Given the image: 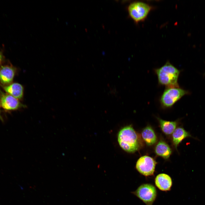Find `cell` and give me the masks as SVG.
<instances>
[{
  "mask_svg": "<svg viewBox=\"0 0 205 205\" xmlns=\"http://www.w3.org/2000/svg\"><path fill=\"white\" fill-rule=\"evenodd\" d=\"M154 71L159 85L166 87H179L178 80L181 71L169 61L161 67L155 69Z\"/></svg>",
  "mask_w": 205,
  "mask_h": 205,
  "instance_id": "cell-1",
  "label": "cell"
},
{
  "mask_svg": "<svg viewBox=\"0 0 205 205\" xmlns=\"http://www.w3.org/2000/svg\"><path fill=\"white\" fill-rule=\"evenodd\" d=\"M118 140L121 148L128 153L136 152L140 147L138 135L130 125L126 126L120 130L118 135Z\"/></svg>",
  "mask_w": 205,
  "mask_h": 205,
  "instance_id": "cell-2",
  "label": "cell"
},
{
  "mask_svg": "<svg viewBox=\"0 0 205 205\" xmlns=\"http://www.w3.org/2000/svg\"><path fill=\"white\" fill-rule=\"evenodd\" d=\"M190 93L180 87H166L159 98L161 107L165 109L171 108L182 97Z\"/></svg>",
  "mask_w": 205,
  "mask_h": 205,
  "instance_id": "cell-3",
  "label": "cell"
},
{
  "mask_svg": "<svg viewBox=\"0 0 205 205\" xmlns=\"http://www.w3.org/2000/svg\"><path fill=\"white\" fill-rule=\"evenodd\" d=\"M152 7L148 4L141 1L130 3L128 7L130 17L136 23L144 20L147 17Z\"/></svg>",
  "mask_w": 205,
  "mask_h": 205,
  "instance_id": "cell-4",
  "label": "cell"
},
{
  "mask_svg": "<svg viewBox=\"0 0 205 205\" xmlns=\"http://www.w3.org/2000/svg\"><path fill=\"white\" fill-rule=\"evenodd\" d=\"M132 193L142 200L146 205H152L157 196L155 188L149 184L141 185Z\"/></svg>",
  "mask_w": 205,
  "mask_h": 205,
  "instance_id": "cell-5",
  "label": "cell"
},
{
  "mask_svg": "<svg viewBox=\"0 0 205 205\" xmlns=\"http://www.w3.org/2000/svg\"><path fill=\"white\" fill-rule=\"evenodd\" d=\"M157 163L152 157L147 155L140 157L137 161L136 168L142 175L146 176L153 175Z\"/></svg>",
  "mask_w": 205,
  "mask_h": 205,
  "instance_id": "cell-6",
  "label": "cell"
},
{
  "mask_svg": "<svg viewBox=\"0 0 205 205\" xmlns=\"http://www.w3.org/2000/svg\"><path fill=\"white\" fill-rule=\"evenodd\" d=\"M0 102L1 107L7 111L16 110L26 107L25 105L21 103L17 99L0 90Z\"/></svg>",
  "mask_w": 205,
  "mask_h": 205,
  "instance_id": "cell-7",
  "label": "cell"
},
{
  "mask_svg": "<svg viewBox=\"0 0 205 205\" xmlns=\"http://www.w3.org/2000/svg\"><path fill=\"white\" fill-rule=\"evenodd\" d=\"M16 71V68L11 65L2 66L0 68V82L3 86L12 83Z\"/></svg>",
  "mask_w": 205,
  "mask_h": 205,
  "instance_id": "cell-8",
  "label": "cell"
},
{
  "mask_svg": "<svg viewBox=\"0 0 205 205\" xmlns=\"http://www.w3.org/2000/svg\"><path fill=\"white\" fill-rule=\"evenodd\" d=\"M2 87L7 93L18 99L21 100L22 99L24 88L20 84L15 83L7 86H2Z\"/></svg>",
  "mask_w": 205,
  "mask_h": 205,
  "instance_id": "cell-9",
  "label": "cell"
},
{
  "mask_svg": "<svg viewBox=\"0 0 205 205\" xmlns=\"http://www.w3.org/2000/svg\"><path fill=\"white\" fill-rule=\"evenodd\" d=\"M156 186L160 190L166 191L169 190L172 185L171 177L168 175L161 173L157 175L155 179Z\"/></svg>",
  "mask_w": 205,
  "mask_h": 205,
  "instance_id": "cell-10",
  "label": "cell"
},
{
  "mask_svg": "<svg viewBox=\"0 0 205 205\" xmlns=\"http://www.w3.org/2000/svg\"><path fill=\"white\" fill-rule=\"evenodd\" d=\"M188 137L196 139L188 132L182 127L176 128L172 133V141L173 144L177 149L179 144L184 139Z\"/></svg>",
  "mask_w": 205,
  "mask_h": 205,
  "instance_id": "cell-11",
  "label": "cell"
},
{
  "mask_svg": "<svg viewBox=\"0 0 205 205\" xmlns=\"http://www.w3.org/2000/svg\"><path fill=\"white\" fill-rule=\"evenodd\" d=\"M141 134L143 139L147 145H151L156 142V135L150 126H147L144 128Z\"/></svg>",
  "mask_w": 205,
  "mask_h": 205,
  "instance_id": "cell-12",
  "label": "cell"
},
{
  "mask_svg": "<svg viewBox=\"0 0 205 205\" xmlns=\"http://www.w3.org/2000/svg\"><path fill=\"white\" fill-rule=\"evenodd\" d=\"M155 152L157 155L167 159L171 155V150L167 143L162 140H160L156 145Z\"/></svg>",
  "mask_w": 205,
  "mask_h": 205,
  "instance_id": "cell-13",
  "label": "cell"
},
{
  "mask_svg": "<svg viewBox=\"0 0 205 205\" xmlns=\"http://www.w3.org/2000/svg\"><path fill=\"white\" fill-rule=\"evenodd\" d=\"M157 118L162 130L165 134L169 135L172 134L176 129L177 124V121L165 120L158 117Z\"/></svg>",
  "mask_w": 205,
  "mask_h": 205,
  "instance_id": "cell-14",
  "label": "cell"
},
{
  "mask_svg": "<svg viewBox=\"0 0 205 205\" xmlns=\"http://www.w3.org/2000/svg\"><path fill=\"white\" fill-rule=\"evenodd\" d=\"M4 60V56L2 51H0V65L3 62Z\"/></svg>",
  "mask_w": 205,
  "mask_h": 205,
  "instance_id": "cell-15",
  "label": "cell"
},
{
  "mask_svg": "<svg viewBox=\"0 0 205 205\" xmlns=\"http://www.w3.org/2000/svg\"><path fill=\"white\" fill-rule=\"evenodd\" d=\"M1 103H0V108L1 106ZM0 120L2 122H3V118L2 117L1 115V111L0 110Z\"/></svg>",
  "mask_w": 205,
  "mask_h": 205,
  "instance_id": "cell-16",
  "label": "cell"
}]
</instances>
